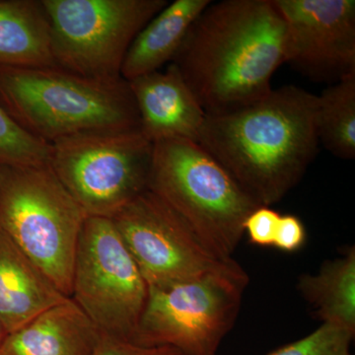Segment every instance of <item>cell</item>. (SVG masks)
<instances>
[{
  "label": "cell",
  "mask_w": 355,
  "mask_h": 355,
  "mask_svg": "<svg viewBox=\"0 0 355 355\" xmlns=\"http://www.w3.org/2000/svg\"><path fill=\"white\" fill-rule=\"evenodd\" d=\"M0 67H55L42 0H0Z\"/></svg>",
  "instance_id": "16"
},
{
  "label": "cell",
  "mask_w": 355,
  "mask_h": 355,
  "mask_svg": "<svg viewBox=\"0 0 355 355\" xmlns=\"http://www.w3.org/2000/svg\"><path fill=\"white\" fill-rule=\"evenodd\" d=\"M286 62V26L275 0H223L198 16L171 64L207 116H216L270 94Z\"/></svg>",
  "instance_id": "1"
},
{
  "label": "cell",
  "mask_w": 355,
  "mask_h": 355,
  "mask_svg": "<svg viewBox=\"0 0 355 355\" xmlns=\"http://www.w3.org/2000/svg\"><path fill=\"white\" fill-rule=\"evenodd\" d=\"M280 214L270 207H259L247 216L244 231L257 246H272Z\"/></svg>",
  "instance_id": "21"
},
{
  "label": "cell",
  "mask_w": 355,
  "mask_h": 355,
  "mask_svg": "<svg viewBox=\"0 0 355 355\" xmlns=\"http://www.w3.org/2000/svg\"><path fill=\"white\" fill-rule=\"evenodd\" d=\"M86 218L50 165H0V228L69 298Z\"/></svg>",
  "instance_id": "5"
},
{
  "label": "cell",
  "mask_w": 355,
  "mask_h": 355,
  "mask_svg": "<svg viewBox=\"0 0 355 355\" xmlns=\"http://www.w3.org/2000/svg\"><path fill=\"white\" fill-rule=\"evenodd\" d=\"M67 298L0 228V323L6 334Z\"/></svg>",
  "instance_id": "14"
},
{
  "label": "cell",
  "mask_w": 355,
  "mask_h": 355,
  "mask_svg": "<svg viewBox=\"0 0 355 355\" xmlns=\"http://www.w3.org/2000/svg\"><path fill=\"white\" fill-rule=\"evenodd\" d=\"M354 336V331L343 327L322 323L310 335L266 355H349Z\"/></svg>",
  "instance_id": "20"
},
{
  "label": "cell",
  "mask_w": 355,
  "mask_h": 355,
  "mask_svg": "<svg viewBox=\"0 0 355 355\" xmlns=\"http://www.w3.org/2000/svg\"><path fill=\"white\" fill-rule=\"evenodd\" d=\"M318 96L275 89L232 113L207 116L198 144L261 207L279 202L301 181L319 148Z\"/></svg>",
  "instance_id": "2"
},
{
  "label": "cell",
  "mask_w": 355,
  "mask_h": 355,
  "mask_svg": "<svg viewBox=\"0 0 355 355\" xmlns=\"http://www.w3.org/2000/svg\"><path fill=\"white\" fill-rule=\"evenodd\" d=\"M349 355H352V354H349Z\"/></svg>",
  "instance_id": "25"
},
{
  "label": "cell",
  "mask_w": 355,
  "mask_h": 355,
  "mask_svg": "<svg viewBox=\"0 0 355 355\" xmlns=\"http://www.w3.org/2000/svg\"><path fill=\"white\" fill-rule=\"evenodd\" d=\"M316 130L319 144L336 157H355V73L331 84L318 96Z\"/></svg>",
  "instance_id": "18"
},
{
  "label": "cell",
  "mask_w": 355,
  "mask_h": 355,
  "mask_svg": "<svg viewBox=\"0 0 355 355\" xmlns=\"http://www.w3.org/2000/svg\"><path fill=\"white\" fill-rule=\"evenodd\" d=\"M110 219L147 286L198 279L236 263L212 253L153 191H144Z\"/></svg>",
  "instance_id": "10"
},
{
  "label": "cell",
  "mask_w": 355,
  "mask_h": 355,
  "mask_svg": "<svg viewBox=\"0 0 355 355\" xmlns=\"http://www.w3.org/2000/svg\"><path fill=\"white\" fill-rule=\"evenodd\" d=\"M55 67L100 80L121 78L137 34L167 0H42Z\"/></svg>",
  "instance_id": "8"
},
{
  "label": "cell",
  "mask_w": 355,
  "mask_h": 355,
  "mask_svg": "<svg viewBox=\"0 0 355 355\" xmlns=\"http://www.w3.org/2000/svg\"><path fill=\"white\" fill-rule=\"evenodd\" d=\"M6 335L7 334L6 330H4L3 326L0 323V345L3 342L4 338H6Z\"/></svg>",
  "instance_id": "24"
},
{
  "label": "cell",
  "mask_w": 355,
  "mask_h": 355,
  "mask_svg": "<svg viewBox=\"0 0 355 355\" xmlns=\"http://www.w3.org/2000/svg\"><path fill=\"white\" fill-rule=\"evenodd\" d=\"M94 355H182L177 349L169 347H146L118 340V338L103 336L101 343Z\"/></svg>",
  "instance_id": "23"
},
{
  "label": "cell",
  "mask_w": 355,
  "mask_h": 355,
  "mask_svg": "<svg viewBox=\"0 0 355 355\" xmlns=\"http://www.w3.org/2000/svg\"><path fill=\"white\" fill-rule=\"evenodd\" d=\"M153 147L140 130L76 133L51 144L50 166L87 216L112 218L148 190Z\"/></svg>",
  "instance_id": "7"
},
{
  "label": "cell",
  "mask_w": 355,
  "mask_h": 355,
  "mask_svg": "<svg viewBox=\"0 0 355 355\" xmlns=\"http://www.w3.org/2000/svg\"><path fill=\"white\" fill-rule=\"evenodd\" d=\"M305 241L306 230L302 221L291 214L280 216L272 246L291 253L301 249Z\"/></svg>",
  "instance_id": "22"
},
{
  "label": "cell",
  "mask_w": 355,
  "mask_h": 355,
  "mask_svg": "<svg viewBox=\"0 0 355 355\" xmlns=\"http://www.w3.org/2000/svg\"><path fill=\"white\" fill-rule=\"evenodd\" d=\"M249 277L236 261L198 279L148 286L132 343L169 347L182 355H216L232 330Z\"/></svg>",
  "instance_id": "6"
},
{
  "label": "cell",
  "mask_w": 355,
  "mask_h": 355,
  "mask_svg": "<svg viewBox=\"0 0 355 355\" xmlns=\"http://www.w3.org/2000/svg\"><path fill=\"white\" fill-rule=\"evenodd\" d=\"M51 144L23 130L0 106V165H50Z\"/></svg>",
  "instance_id": "19"
},
{
  "label": "cell",
  "mask_w": 355,
  "mask_h": 355,
  "mask_svg": "<svg viewBox=\"0 0 355 355\" xmlns=\"http://www.w3.org/2000/svg\"><path fill=\"white\" fill-rule=\"evenodd\" d=\"M148 286L111 219L87 216L77 245L70 298L103 336L132 342Z\"/></svg>",
  "instance_id": "9"
},
{
  "label": "cell",
  "mask_w": 355,
  "mask_h": 355,
  "mask_svg": "<svg viewBox=\"0 0 355 355\" xmlns=\"http://www.w3.org/2000/svg\"><path fill=\"white\" fill-rule=\"evenodd\" d=\"M298 291L322 323L336 324L355 333V248L324 261L315 275L303 273Z\"/></svg>",
  "instance_id": "17"
},
{
  "label": "cell",
  "mask_w": 355,
  "mask_h": 355,
  "mask_svg": "<svg viewBox=\"0 0 355 355\" xmlns=\"http://www.w3.org/2000/svg\"><path fill=\"white\" fill-rule=\"evenodd\" d=\"M103 334L72 300L44 310L0 345V355H94Z\"/></svg>",
  "instance_id": "13"
},
{
  "label": "cell",
  "mask_w": 355,
  "mask_h": 355,
  "mask_svg": "<svg viewBox=\"0 0 355 355\" xmlns=\"http://www.w3.org/2000/svg\"><path fill=\"white\" fill-rule=\"evenodd\" d=\"M148 191L181 217L212 253L233 259L247 216L261 207L198 142L153 144Z\"/></svg>",
  "instance_id": "4"
},
{
  "label": "cell",
  "mask_w": 355,
  "mask_h": 355,
  "mask_svg": "<svg viewBox=\"0 0 355 355\" xmlns=\"http://www.w3.org/2000/svg\"><path fill=\"white\" fill-rule=\"evenodd\" d=\"M210 2L176 0L168 3L133 40L121 65V76L130 81L171 64L191 26Z\"/></svg>",
  "instance_id": "15"
},
{
  "label": "cell",
  "mask_w": 355,
  "mask_h": 355,
  "mask_svg": "<svg viewBox=\"0 0 355 355\" xmlns=\"http://www.w3.org/2000/svg\"><path fill=\"white\" fill-rule=\"evenodd\" d=\"M0 106L46 144L103 130H140L130 83L53 67H0Z\"/></svg>",
  "instance_id": "3"
},
{
  "label": "cell",
  "mask_w": 355,
  "mask_h": 355,
  "mask_svg": "<svg viewBox=\"0 0 355 355\" xmlns=\"http://www.w3.org/2000/svg\"><path fill=\"white\" fill-rule=\"evenodd\" d=\"M286 26V62L317 83L355 73L354 0H275Z\"/></svg>",
  "instance_id": "11"
},
{
  "label": "cell",
  "mask_w": 355,
  "mask_h": 355,
  "mask_svg": "<svg viewBox=\"0 0 355 355\" xmlns=\"http://www.w3.org/2000/svg\"><path fill=\"white\" fill-rule=\"evenodd\" d=\"M139 111L140 130L153 144L182 139L198 142L207 114L176 65L128 81Z\"/></svg>",
  "instance_id": "12"
}]
</instances>
